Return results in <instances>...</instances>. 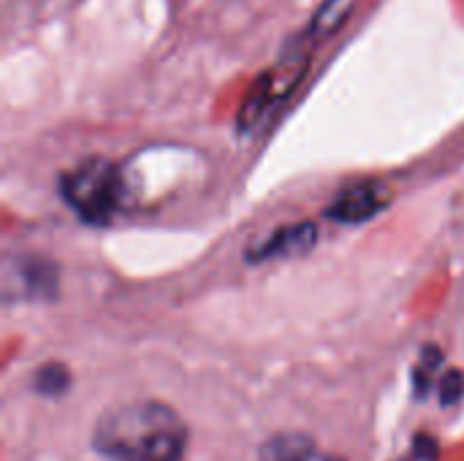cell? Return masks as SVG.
<instances>
[{
    "instance_id": "6da1fadb",
    "label": "cell",
    "mask_w": 464,
    "mask_h": 461,
    "mask_svg": "<svg viewBox=\"0 0 464 461\" xmlns=\"http://www.w3.org/2000/svg\"><path fill=\"white\" fill-rule=\"evenodd\" d=\"M92 446L114 461H185L188 429L169 405L139 399L106 410Z\"/></svg>"
},
{
    "instance_id": "7a4b0ae2",
    "label": "cell",
    "mask_w": 464,
    "mask_h": 461,
    "mask_svg": "<svg viewBox=\"0 0 464 461\" xmlns=\"http://www.w3.org/2000/svg\"><path fill=\"white\" fill-rule=\"evenodd\" d=\"M63 201L92 226L111 223L117 209L125 198V179L122 171L106 158H90L63 174L60 179Z\"/></svg>"
},
{
    "instance_id": "3957f363",
    "label": "cell",
    "mask_w": 464,
    "mask_h": 461,
    "mask_svg": "<svg viewBox=\"0 0 464 461\" xmlns=\"http://www.w3.org/2000/svg\"><path fill=\"white\" fill-rule=\"evenodd\" d=\"M307 57H310L307 52L288 54V57H283L272 71H266L256 82V87L250 90V95H247L239 117H237V128L242 133L256 130L294 92V87L299 84L302 73L307 71Z\"/></svg>"
},
{
    "instance_id": "277c9868",
    "label": "cell",
    "mask_w": 464,
    "mask_h": 461,
    "mask_svg": "<svg viewBox=\"0 0 464 461\" xmlns=\"http://www.w3.org/2000/svg\"><path fill=\"white\" fill-rule=\"evenodd\" d=\"M389 204H392L389 185H383L378 179H364V182H353L345 190H340L337 198L329 204L326 217L334 223L359 226V223L378 217Z\"/></svg>"
},
{
    "instance_id": "5b68a950",
    "label": "cell",
    "mask_w": 464,
    "mask_h": 461,
    "mask_svg": "<svg viewBox=\"0 0 464 461\" xmlns=\"http://www.w3.org/2000/svg\"><path fill=\"white\" fill-rule=\"evenodd\" d=\"M315 242H318V226L315 223H294V226L277 228L272 236L261 239L247 253V261L261 264V261H275V258H294V255L313 250Z\"/></svg>"
},
{
    "instance_id": "8992f818",
    "label": "cell",
    "mask_w": 464,
    "mask_h": 461,
    "mask_svg": "<svg viewBox=\"0 0 464 461\" xmlns=\"http://www.w3.org/2000/svg\"><path fill=\"white\" fill-rule=\"evenodd\" d=\"M19 296L24 299H49L57 291V269L44 258H19L14 266Z\"/></svg>"
},
{
    "instance_id": "52a82bcc",
    "label": "cell",
    "mask_w": 464,
    "mask_h": 461,
    "mask_svg": "<svg viewBox=\"0 0 464 461\" xmlns=\"http://www.w3.org/2000/svg\"><path fill=\"white\" fill-rule=\"evenodd\" d=\"M261 461H329V456H321L307 435L283 432L266 440V446L261 448Z\"/></svg>"
},
{
    "instance_id": "ba28073f",
    "label": "cell",
    "mask_w": 464,
    "mask_h": 461,
    "mask_svg": "<svg viewBox=\"0 0 464 461\" xmlns=\"http://www.w3.org/2000/svg\"><path fill=\"white\" fill-rule=\"evenodd\" d=\"M35 391L44 394V397H60L68 391L71 386V375L63 364H46L35 372V380H33Z\"/></svg>"
},
{
    "instance_id": "9c48e42d",
    "label": "cell",
    "mask_w": 464,
    "mask_h": 461,
    "mask_svg": "<svg viewBox=\"0 0 464 461\" xmlns=\"http://www.w3.org/2000/svg\"><path fill=\"white\" fill-rule=\"evenodd\" d=\"M351 5H353V0H326L313 19V33H321V35L332 33L348 16Z\"/></svg>"
},
{
    "instance_id": "30bf717a",
    "label": "cell",
    "mask_w": 464,
    "mask_h": 461,
    "mask_svg": "<svg viewBox=\"0 0 464 461\" xmlns=\"http://www.w3.org/2000/svg\"><path fill=\"white\" fill-rule=\"evenodd\" d=\"M440 353L438 348H427L421 361L416 364V372H413V386L419 391V397H424L432 386H435V378H438V370H440Z\"/></svg>"
},
{
    "instance_id": "8fae6325",
    "label": "cell",
    "mask_w": 464,
    "mask_h": 461,
    "mask_svg": "<svg viewBox=\"0 0 464 461\" xmlns=\"http://www.w3.org/2000/svg\"><path fill=\"white\" fill-rule=\"evenodd\" d=\"M438 394L443 405H457L464 397V375L459 370H451L446 375H440L438 380Z\"/></svg>"
},
{
    "instance_id": "7c38bea8",
    "label": "cell",
    "mask_w": 464,
    "mask_h": 461,
    "mask_svg": "<svg viewBox=\"0 0 464 461\" xmlns=\"http://www.w3.org/2000/svg\"><path fill=\"white\" fill-rule=\"evenodd\" d=\"M416 456L424 461L438 459V446H435V440H430L427 435L419 437V440H416Z\"/></svg>"
}]
</instances>
